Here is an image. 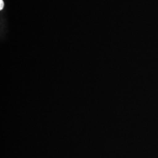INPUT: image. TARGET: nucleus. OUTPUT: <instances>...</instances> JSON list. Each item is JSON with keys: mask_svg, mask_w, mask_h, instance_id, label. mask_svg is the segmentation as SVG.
Returning <instances> with one entry per match:
<instances>
[{"mask_svg": "<svg viewBox=\"0 0 158 158\" xmlns=\"http://www.w3.org/2000/svg\"><path fill=\"white\" fill-rule=\"evenodd\" d=\"M4 8V2L2 0H0V10H2Z\"/></svg>", "mask_w": 158, "mask_h": 158, "instance_id": "obj_1", "label": "nucleus"}]
</instances>
